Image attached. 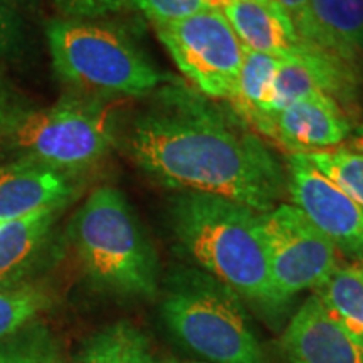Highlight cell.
Segmentation results:
<instances>
[{
    "mask_svg": "<svg viewBox=\"0 0 363 363\" xmlns=\"http://www.w3.org/2000/svg\"><path fill=\"white\" fill-rule=\"evenodd\" d=\"M157 363H177L174 360H162V362H157Z\"/></svg>",
    "mask_w": 363,
    "mask_h": 363,
    "instance_id": "f1b7e54d",
    "label": "cell"
},
{
    "mask_svg": "<svg viewBox=\"0 0 363 363\" xmlns=\"http://www.w3.org/2000/svg\"><path fill=\"white\" fill-rule=\"evenodd\" d=\"M315 294L340 325L363 342V261L338 264Z\"/></svg>",
    "mask_w": 363,
    "mask_h": 363,
    "instance_id": "e0dca14e",
    "label": "cell"
},
{
    "mask_svg": "<svg viewBox=\"0 0 363 363\" xmlns=\"http://www.w3.org/2000/svg\"><path fill=\"white\" fill-rule=\"evenodd\" d=\"M49 340L40 326H27L12 337L0 340V363H39Z\"/></svg>",
    "mask_w": 363,
    "mask_h": 363,
    "instance_id": "7402d4cb",
    "label": "cell"
},
{
    "mask_svg": "<svg viewBox=\"0 0 363 363\" xmlns=\"http://www.w3.org/2000/svg\"><path fill=\"white\" fill-rule=\"evenodd\" d=\"M272 2L278 4L286 16L289 17L299 39H305L308 30H310L311 0H272Z\"/></svg>",
    "mask_w": 363,
    "mask_h": 363,
    "instance_id": "484cf974",
    "label": "cell"
},
{
    "mask_svg": "<svg viewBox=\"0 0 363 363\" xmlns=\"http://www.w3.org/2000/svg\"><path fill=\"white\" fill-rule=\"evenodd\" d=\"M187 363H206V362H187Z\"/></svg>",
    "mask_w": 363,
    "mask_h": 363,
    "instance_id": "f546056e",
    "label": "cell"
},
{
    "mask_svg": "<svg viewBox=\"0 0 363 363\" xmlns=\"http://www.w3.org/2000/svg\"><path fill=\"white\" fill-rule=\"evenodd\" d=\"M126 130L136 167L163 189L219 195L266 214L288 197V174L229 103L172 79Z\"/></svg>",
    "mask_w": 363,
    "mask_h": 363,
    "instance_id": "6da1fadb",
    "label": "cell"
},
{
    "mask_svg": "<svg viewBox=\"0 0 363 363\" xmlns=\"http://www.w3.org/2000/svg\"><path fill=\"white\" fill-rule=\"evenodd\" d=\"M147 335L128 321H118L84 343L76 363H157Z\"/></svg>",
    "mask_w": 363,
    "mask_h": 363,
    "instance_id": "ac0fdd59",
    "label": "cell"
},
{
    "mask_svg": "<svg viewBox=\"0 0 363 363\" xmlns=\"http://www.w3.org/2000/svg\"><path fill=\"white\" fill-rule=\"evenodd\" d=\"M26 104L19 101L16 91H13L6 78L0 72V136L9 130L16 118L26 110Z\"/></svg>",
    "mask_w": 363,
    "mask_h": 363,
    "instance_id": "d4e9b609",
    "label": "cell"
},
{
    "mask_svg": "<svg viewBox=\"0 0 363 363\" xmlns=\"http://www.w3.org/2000/svg\"><path fill=\"white\" fill-rule=\"evenodd\" d=\"M160 313L174 338L206 363H271L246 303L197 267L170 276Z\"/></svg>",
    "mask_w": 363,
    "mask_h": 363,
    "instance_id": "5b68a950",
    "label": "cell"
},
{
    "mask_svg": "<svg viewBox=\"0 0 363 363\" xmlns=\"http://www.w3.org/2000/svg\"><path fill=\"white\" fill-rule=\"evenodd\" d=\"M153 26H165L217 7V0H128Z\"/></svg>",
    "mask_w": 363,
    "mask_h": 363,
    "instance_id": "44dd1931",
    "label": "cell"
},
{
    "mask_svg": "<svg viewBox=\"0 0 363 363\" xmlns=\"http://www.w3.org/2000/svg\"><path fill=\"white\" fill-rule=\"evenodd\" d=\"M153 27L163 48L197 93L216 101H234L244 45L219 9Z\"/></svg>",
    "mask_w": 363,
    "mask_h": 363,
    "instance_id": "52a82bcc",
    "label": "cell"
},
{
    "mask_svg": "<svg viewBox=\"0 0 363 363\" xmlns=\"http://www.w3.org/2000/svg\"><path fill=\"white\" fill-rule=\"evenodd\" d=\"M26 33L13 0H0V59H13L24 51Z\"/></svg>",
    "mask_w": 363,
    "mask_h": 363,
    "instance_id": "603a6c76",
    "label": "cell"
},
{
    "mask_svg": "<svg viewBox=\"0 0 363 363\" xmlns=\"http://www.w3.org/2000/svg\"><path fill=\"white\" fill-rule=\"evenodd\" d=\"M54 2L67 19L84 21L104 17L128 6V0H54Z\"/></svg>",
    "mask_w": 363,
    "mask_h": 363,
    "instance_id": "cb8c5ba5",
    "label": "cell"
},
{
    "mask_svg": "<svg viewBox=\"0 0 363 363\" xmlns=\"http://www.w3.org/2000/svg\"><path fill=\"white\" fill-rule=\"evenodd\" d=\"M279 348L288 363H363V342L326 311L315 293L289 318Z\"/></svg>",
    "mask_w": 363,
    "mask_h": 363,
    "instance_id": "30bf717a",
    "label": "cell"
},
{
    "mask_svg": "<svg viewBox=\"0 0 363 363\" xmlns=\"http://www.w3.org/2000/svg\"><path fill=\"white\" fill-rule=\"evenodd\" d=\"M71 239L98 289L131 299L157 296V252L121 190H93L71 222Z\"/></svg>",
    "mask_w": 363,
    "mask_h": 363,
    "instance_id": "277c9868",
    "label": "cell"
},
{
    "mask_svg": "<svg viewBox=\"0 0 363 363\" xmlns=\"http://www.w3.org/2000/svg\"><path fill=\"white\" fill-rule=\"evenodd\" d=\"M303 43L358 65L363 52V0H311L310 30Z\"/></svg>",
    "mask_w": 363,
    "mask_h": 363,
    "instance_id": "9a60e30c",
    "label": "cell"
},
{
    "mask_svg": "<svg viewBox=\"0 0 363 363\" xmlns=\"http://www.w3.org/2000/svg\"><path fill=\"white\" fill-rule=\"evenodd\" d=\"M289 203L350 261H363V207L321 175L301 153L286 158Z\"/></svg>",
    "mask_w": 363,
    "mask_h": 363,
    "instance_id": "9c48e42d",
    "label": "cell"
},
{
    "mask_svg": "<svg viewBox=\"0 0 363 363\" xmlns=\"http://www.w3.org/2000/svg\"><path fill=\"white\" fill-rule=\"evenodd\" d=\"M79 192L78 175L30 158L0 165V222L65 208Z\"/></svg>",
    "mask_w": 363,
    "mask_h": 363,
    "instance_id": "7c38bea8",
    "label": "cell"
},
{
    "mask_svg": "<svg viewBox=\"0 0 363 363\" xmlns=\"http://www.w3.org/2000/svg\"><path fill=\"white\" fill-rule=\"evenodd\" d=\"M39 363H67V362L62 360L61 355H59L56 345H54L51 337H49L48 343H45V347H44V350H43V355H40V362Z\"/></svg>",
    "mask_w": 363,
    "mask_h": 363,
    "instance_id": "4316f807",
    "label": "cell"
},
{
    "mask_svg": "<svg viewBox=\"0 0 363 363\" xmlns=\"http://www.w3.org/2000/svg\"><path fill=\"white\" fill-rule=\"evenodd\" d=\"M106 99L69 94L52 106L26 108L0 143L17 158L78 175L96 165L116 143V125Z\"/></svg>",
    "mask_w": 363,
    "mask_h": 363,
    "instance_id": "8992f818",
    "label": "cell"
},
{
    "mask_svg": "<svg viewBox=\"0 0 363 363\" xmlns=\"http://www.w3.org/2000/svg\"><path fill=\"white\" fill-rule=\"evenodd\" d=\"M242 45L252 51L286 59L296 56L303 40L278 4L272 0H217Z\"/></svg>",
    "mask_w": 363,
    "mask_h": 363,
    "instance_id": "4fadbf2b",
    "label": "cell"
},
{
    "mask_svg": "<svg viewBox=\"0 0 363 363\" xmlns=\"http://www.w3.org/2000/svg\"><path fill=\"white\" fill-rule=\"evenodd\" d=\"M272 286L286 305L320 288L340 264L337 247L289 202L261 214Z\"/></svg>",
    "mask_w": 363,
    "mask_h": 363,
    "instance_id": "ba28073f",
    "label": "cell"
},
{
    "mask_svg": "<svg viewBox=\"0 0 363 363\" xmlns=\"http://www.w3.org/2000/svg\"><path fill=\"white\" fill-rule=\"evenodd\" d=\"M281 59L269 54L252 51L244 45L238 94L229 104L254 130L271 113V89Z\"/></svg>",
    "mask_w": 363,
    "mask_h": 363,
    "instance_id": "2e32d148",
    "label": "cell"
},
{
    "mask_svg": "<svg viewBox=\"0 0 363 363\" xmlns=\"http://www.w3.org/2000/svg\"><path fill=\"white\" fill-rule=\"evenodd\" d=\"M61 212V208H51L4 222L0 227V288L27 283Z\"/></svg>",
    "mask_w": 363,
    "mask_h": 363,
    "instance_id": "5bb4252c",
    "label": "cell"
},
{
    "mask_svg": "<svg viewBox=\"0 0 363 363\" xmlns=\"http://www.w3.org/2000/svg\"><path fill=\"white\" fill-rule=\"evenodd\" d=\"M347 147L363 153V120L358 121V125L353 128L350 138H348L347 142Z\"/></svg>",
    "mask_w": 363,
    "mask_h": 363,
    "instance_id": "83f0119b",
    "label": "cell"
},
{
    "mask_svg": "<svg viewBox=\"0 0 363 363\" xmlns=\"http://www.w3.org/2000/svg\"><path fill=\"white\" fill-rule=\"evenodd\" d=\"M45 39L57 79L81 96L145 98L172 81L115 24L54 19L45 26Z\"/></svg>",
    "mask_w": 363,
    "mask_h": 363,
    "instance_id": "3957f363",
    "label": "cell"
},
{
    "mask_svg": "<svg viewBox=\"0 0 363 363\" xmlns=\"http://www.w3.org/2000/svg\"><path fill=\"white\" fill-rule=\"evenodd\" d=\"M49 305V294L33 283L0 288V340L27 328Z\"/></svg>",
    "mask_w": 363,
    "mask_h": 363,
    "instance_id": "ffe728a7",
    "label": "cell"
},
{
    "mask_svg": "<svg viewBox=\"0 0 363 363\" xmlns=\"http://www.w3.org/2000/svg\"><path fill=\"white\" fill-rule=\"evenodd\" d=\"M2 224H4V222H0V227H2Z\"/></svg>",
    "mask_w": 363,
    "mask_h": 363,
    "instance_id": "4dcf8cb0",
    "label": "cell"
},
{
    "mask_svg": "<svg viewBox=\"0 0 363 363\" xmlns=\"http://www.w3.org/2000/svg\"><path fill=\"white\" fill-rule=\"evenodd\" d=\"M315 169L363 207V153L347 145L301 153Z\"/></svg>",
    "mask_w": 363,
    "mask_h": 363,
    "instance_id": "d6986e66",
    "label": "cell"
},
{
    "mask_svg": "<svg viewBox=\"0 0 363 363\" xmlns=\"http://www.w3.org/2000/svg\"><path fill=\"white\" fill-rule=\"evenodd\" d=\"M170 220L177 242L197 269L278 325L289 305L272 286L259 212L219 195L179 192Z\"/></svg>",
    "mask_w": 363,
    "mask_h": 363,
    "instance_id": "7a4b0ae2",
    "label": "cell"
},
{
    "mask_svg": "<svg viewBox=\"0 0 363 363\" xmlns=\"http://www.w3.org/2000/svg\"><path fill=\"white\" fill-rule=\"evenodd\" d=\"M355 126L338 103L296 101L266 115L254 126V131L291 155L340 147L348 142Z\"/></svg>",
    "mask_w": 363,
    "mask_h": 363,
    "instance_id": "8fae6325",
    "label": "cell"
}]
</instances>
